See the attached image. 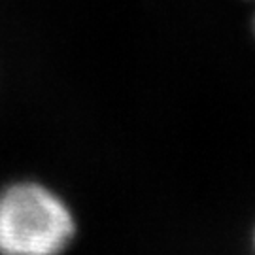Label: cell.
Listing matches in <instances>:
<instances>
[{
  "mask_svg": "<svg viewBox=\"0 0 255 255\" xmlns=\"http://www.w3.org/2000/svg\"><path fill=\"white\" fill-rule=\"evenodd\" d=\"M76 237L70 206L38 182L0 191V255H63Z\"/></svg>",
  "mask_w": 255,
  "mask_h": 255,
  "instance_id": "1",
  "label": "cell"
},
{
  "mask_svg": "<svg viewBox=\"0 0 255 255\" xmlns=\"http://www.w3.org/2000/svg\"><path fill=\"white\" fill-rule=\"evenodd\" d=\"M254 30H255V19H254Z\"/></svg>",
  "mask_w": 255,
  "mask_h": 255,
  "instance_id": "2",
  "label": "cell"
}]
</instances>
